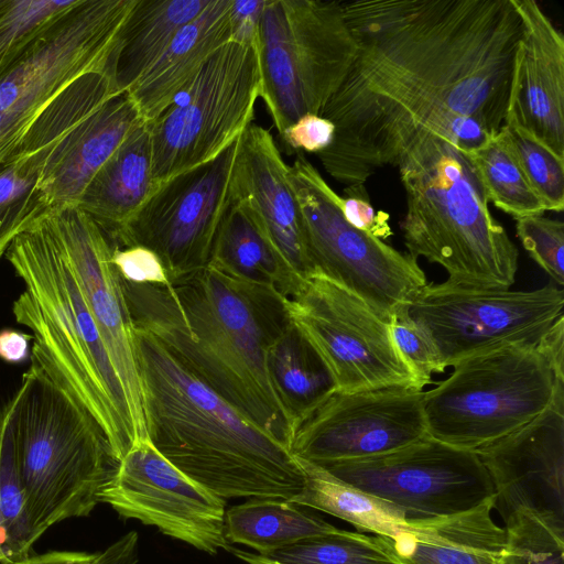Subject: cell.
I'll return each mask as SVG.
<instances>
[{
	"label": "cell",
	"mask_w": 564,
	"mask_h": 564,
	"mask_svg": "<svg viewBox=\"0 0 564 564\" xmlns=\"http://www.w3.org/2000/svg\"><path fill=\"white\" fill-rule=\"evenodd\" d=\"M352 63L322 117L334 140L317 153L345 187L365 185L423 130L465 152L505 126L523 24L513 0L343 2Z\"/></svg>",
	"instance_id": "6da1fadb"
},
{
	"label": "cell",
	"mask_w": 564,
	"mask_h": 564,
	"mask_svg": "<svg viewBox=\"0 0 564 564\" xmlns=\"http://www.w3.org/2000/svg\"><path fill=\"white\" fill-rule=\"evenodd\" d=\"M121 284L135 328L290 449L295 421L268 368L269 345L289 321L280 294L210 265L167 284Z\"/></svg>",
	"instance_id": "7a4b0ae2"
},
{
	"label": "cell",
	"mask_w": 564,
	"mask_h": 564,
	"mask_svg": "<svg viewBox=\"0 0 564 564\" xmlns=\"http://www.w3.org/2000/svg\"><path fill=\"white\" fill-rule=\"evenodd\" d=\"M147 436L191 479L223 498L292 500L304 487L299 459L134 327Z\"/></svg>",
	"instance_id": "3957f363"
},
{
	"label": "cell",
	"mask_w": 564,
	"mask_h": 564,
	"mask_svg": "<svg viewBox=\"0 0 564 564\" xmlns=\"http://www.w3.org/2000/svg\"><path fill=\"white\" fill-rule=\"evenodd\" d=\"M46 215L6 252L24 286L12 313L32 332L31 360L91 414L120 462L137 441L127 398Z\"/></svg>",
	"instance_id": "277c9868"
},
{
	"label": "cell",
	"mask_w": 564,
	"mask_h": 564,
	"mask_svg": "<svg viewBox=\"0 0 564 564\" xmlns=\"http://www.w3.org/2000/svg\"><path fill=\"white\" fill-rule=\"evenodd\" d=\"M397 167L406 197L402 232L408 254L440 264L452 284L509 290L519 251L491 216L468 154L423 130Z\"/></svg>",
	"instance_id": "5b68a950"
},
{
	"label": "cell",
	"mask_w": 564,
	"mask_h": 564,
	"mask_svg": "<svg viewBox=\"0 0 564 564\" xmlns=\"http://www.w3.org/2000/svg\"><path fill=\"white\" fill-rule=\"evenodd\" d=\"M15 465L37 540L88 516L119 460L91 414L31 360L10 400Z\"/></svg>",
	"instance_id": "8992f818"
},
{
	"label": "cell",
	"mask_w": 564,
	"mask_h": 564,
	"mask_svg": "<svg viewBox=\"0 0 564 564\" xmlns=\"http://www.w3.org/2000/svg\"><path fill=\"white\" fill-rule=\"evenodd\" d=\"M453 367L448 378L424 391L426 432L473 452L531 422L564 382L539 346L528 343L487 349Z\"/></svg>",
	"instance_id": "52a82bcc"
},
{
	"label": "cell",
	"mask_w": 564,
	"mask_h": 564,
	"mask_svg": "<svg viewBox=\"0 0 564 564\" xmlns=\"http://www.w3.org/2000/svg\"><path fill=\"white\" fill-rule=\"evenodd\" d=\"M254 50L260 98L281 135L305 115H321L356 54L343 2L265 0Z\"/></svg>",
	"instance_id": "ba28073f"
},
{
	"label": "cell",
	"mask_w": 564,
	"mask_h": 564,
	"mask_svg": "<svg viewBox=\"0 0 564 564\" xmlns=\"http://www.w3.org/2000/svg\"><path fill=\"white\" fill-rule=\"evenodd\" d=\"M135 0H78L0 74V161L80 77L113 65Z\"/></svg>",
	"instance_id": "9c48e42d"
},
{
	"label": "cell",
	"mask_w": 564,
	"mask_h": 564,
	"mask_svg": "<svg viewBox=\"0 0 564 564\" xmlns=\"http://www.w3.org/2000/svg\"><path fill=\"white\" fill-rule=\"evenodd\" d=\"M259 97L254 46L230 41L218 48L174 101L149 122L156 183L224 152L252 123Z\"/></svg>",
	"instance_id": "30bf717a"
},
{
	"label": "cell",
	"mask_w": 564,
	"mask_h": 564,
	"mask_svg": "<svg viewBox=\"0 0 564 564\" xmlns=\"http://www.w3.org/2000/svg\"><path fill=\"white\" fill-rule=\"evenodd\" d=\"M290 180L315 271L358 296L387 322L408 308L427 284L416 260L348 224L340 196L301 153L290 166Z\"/></svg>",
	"instance_id": "8fae6325"
},
{
	"label": "cell",
	"mask_w": 564,
	"mask_h": 564,
	"mask_svg": "<svg viewBox=\"0 0 564 564\" xmlns=\"http://www.w3.org/2000/svg\"><path fill=\"white\" fill-rule=\"evenodd\" d=\"M281 300L289 321L326 365L336 391L422 390L393 345L389 322L345 288L315 271Z\"/></svg>",
	"instance_id": "7c38bea8"
},
{
	"label": "cell",
	"mask_w": 564,
	"mask_h": 564,
	"mask_svg": "<svg viewBox=\"0 0 564 564\" xmlns=\"http://www.w3.org/2000/svg\"><path fill=\"white\" fill-rule=\"evenodd\" d=\"M564 292L553 285L532 291L490 290L427 283L408 307L432 343L444 370L498 346L538 345L563 316Z\"/></svg>",
	"instance_id": "4fadbf2b"
},
{
	"label": "cell",
	"mask_w": 564,
	"mask_h": 564,
	"mask_svg": "<svg viewBox=\"0 0 564 564\" xmlns=\"http://www.w3.org/2000/svg\"><path fill=\"white\" fill-rule=\"evenodd\" d=\"M317 466L390 502L405 523L460 513L496 496L476 452L429 435L383 455Z\"/></svg>",
	"instance_id": "5bb4252c"
},
{
	"label": "cell",
	"mask_w": 564,
	"mask_h": 564,
	"mask_svg": "<svg viewBox=\"0 0 564 564\" xmlns=\"http://www.w3.org/2000/svg\"><path fill=\"white\" fill-rule=\"evenodd\" d=\"M238 140L214 160L160 184L112 243L153 251L170 283L206 268L230 202Z\"/></svg>",
	"instance_id": "9a60e30c"
},
{
	"label": "cell",
	"mask_w": 564,
	"mask_h": 564,
	"mask_svg": "<svg viewBox=\"0 0 564 564\" xmlns=\"http://www.w3.org/2000/svg\"><path fill=\"white\" fill-rule=\"evenodd\" d=\"M99 502L207 554L231 550L225 535L226 500L176 468L148 436L120 459Z\"/></svg>",
	"instance_id": "2e32d148"
},
{
	"label": "cell",
	"mask_w": 564,
	"mask_h": 564,
	"mask_svg": "<svg viewBox=\"0 0 564 564\" xmlns=\"http://www.w3.org/2000/svg\"><path fill=\"white\" fill-rule=\"evenodd\" d=\"M423 390L335 391L295 421L290 444L304 462L323 465L383 455L427 436Z\"/></svg>",
	"instance_id": "e0dca14e"
},
{
	"label": "cell",
	"mask_w": 564,
	"mask_h": 564,
	"mask_svg": "<svg viewBox=\"0 0 564 564\" xmlns=\"http://www.w3.org/2000/svg\"><path fill=\"white\" fill-rule=\"evenodd\" d=\"M46 216L121 382L137 441L147 437L134 326L112 261L113 243L78 206Z\"/></svg>",
	"instance_id": "ac0fdd59"
},
{
	"label": "cell",
	"mask_w": 564,
	"mask_h": 564,
	"mask_svg": "<svg viewBox=\"0 0 564 564\" xmlns=\"http://www.w3.org/2000/svg\"><path fill=\"white\" fill-rule=\"evenodd\" d=\"M117 89L112 67L87 74L64 90L0 161V258L51 209L41 178L62 142Z\"/></svg>",
	"instance_id": "d6986e66"
},
{
	"label": "cell",
	"mask_w": 564,
	"mask_h": 564,
	"mask_svg": "<svg viewBox=\"0 0 564 564\" xmlns=\"http://www.w3.org/2000/svg\"><path fill=\"white\" fill-rule=\"evenodd\" d=\"M476 454L503 521L525 511L564 523V382L542 413Z\"/></svg>",
	"instance_id": "ffe728a7"
},
{
	"label": "cell",
	"mask_w": 564,
	"mask_h": 564,
	"mask_svg": "<svg viewBox=\"0 0 564 564\" xmlns=\"http://www.w3.org/2000/svg\"><path fill=\"white\" fill-rule=\"evenodd\" d=\"M230 197L248 210L272 246L286 278L284 296L290 295L315 269L290 166L261 126L251 123L239 137Z\"/></svg>",
	"instance_id": "44dd1931"
},
{
	"label": "cell",
	"mask_w": 564,
	"mask_h": 564,
	"mask_svg": "<svg viewBox=\"0 0 564 564\" xmlns=\"http://www.w3.org/2000/svg\"><path fill=\"white\" fill-rule=\"evenodd\" d=\"M523 31L506 120L564 158V36L533 0H513Z\"/></svg>",
	"instance_id": "7402d4cb"
},
{
	"label": "cell",
	"mask_w": 564,
	"mask_h": 564,
	"mask_svg": "<svg viewBox=\"0 0 564 564\" xmlns=\"http://www.w3.org/2000/svg\"><path fill=\"white\" fill-rule=\"evenodd\" d=\"M143 119L127 91L109 98L62 142L41 178L51 209L78 206L95 174Z\"/></svg>",
	"instance_id": "603a6c76"
},
{
	"label": "cell",
	"mask_w": 564,
	"mask_h": 564,
	"mask_svg": "<svg viewBox=\"0 0 564 564\" xmlns=\"http://www.w3.org/2000/svg\"><path fill=\"white\" fill-rule=\"evenodd\" d=\"M496 496L452 516L406 523L384 536L400 564H508L506 529L491 517Z\"/></svg>",
	"instance_id": "cb8c5ba5"
},
{
	"label": "cell",
	"mask_w": 564,
	"mask_h": 564,
	"mask_svg": "<svg viewBox=\"0 0 564 564\" xmlns=\"http://www.w3.org/2000/svg\"><path fill=\"white\" fill-rule=\"evenodd\" d=\"M231 3L232 0H209L127 90L143 121L156 119L195 78L206 61L234 40Z\"/></svg>",
	"instance_id": "d4e9b609"
},
{
	"label": "cell",
	"mask_w": 564,
	"mask_h": 564,
	"mask_svg": "<svg viewBox=\"0 0 564 564\" xmlns=\"http://www.w3.org/2000/svg\"><path fill=\"white\" fill-rule=\"evenodd\" d=\"M160 184L153 175L149 122H141L85 188L78 207L115 242Z\"/></svg>",
	"instance_id": "484cf974"
},
{
	"label": "cell",
	"mask_w": 564,
	"mask_h": 564,
	"mask_svg": "<svg viewBox=\"0 0 564 564\" xmlns=\"http://www.w3.org/2000/svg\"><path fill=\"white\" fill-rule=\"evenodd\" d=\"M209 0H135L115 53L113 75L127 91L161 56L177 32L195 19Z\"/></svg>",
	"instance_id": "4316f807"
},
{
	"label": "cell",
	"mask_w": 564,
	"mask_h": 564,
	"mask_svg": "<svg viewBox=\"0 0 564 564\" xmlns=\"http://www.w3.org/2000/svg\"><path fill=\"white\" fill-rule=\"evenodd\" d=\"M336 529L305 507L281 498H249L225 512L227 541L251 547L262 556Z\"/></svg>",
	"instance_id": "83f0119b"
},
{
	"label": "cell",
	"mask_w": 564,
	"mask_h": 564,
	"mask_svg": "<svg viewBox=\"0 0 564 564\" xmlns=\"http://www.w3.org/2000/svg\"><path fill=\"white\" fill-rule=\"evenodd\" d=\"M208 265L240 283L286 294V278L275 251L248 210L231 197Z\"/></svg>",
	"instance_id": "f1b7e54d"
},
{
	"label": "cell",
	"mask_w": 564,
	"mask_h": 564,
	"mask_svg": "<svg viewBox=\"0 0 564 564\" xmlns=\"http://www.w3.org/2000/svg\"><path fill=\"white\" fill-rule=\"evenodd\" d=\"M268 368L294 421L337 390L326 365L290 321L269 345Z\"/></svg>",
	"instance_id": "f546056e"
},
{
	"label": "cell",
	"mask_w": 564,
	"mask_h": 564,
	"mask_svg": "<svg viewBox=\"0 0 564 564\" xmlns=\"http://www.w3.org/2000/svg\"><path fill=\"white\" fill-rule=\"evenodd\" d=\"M299 462L305 481L302 491L291 501L339 518L361 533L392 538L406 524L400 510L390 502L336 478L315 464Z\"/></svg>",
	"instance_id": "4dcf8cb0"
},
{
	"label": "cell",
	"mask_w": 564,
	"mask_h": 564,
	"mask_svg": "<svg viewBox=\"0 0 564 564\" xmlns=\"http://www.w3.org/2000/svg\"><path fill=\"white\" fill-rule=\"evenodd\" d=\"M466 153L488 202L514 219L545 212L521 167L505 127L484 145Z\"/></svg>",
	"instance_id": "1f68e13d"
},
{
	"label": "cell",
	"mask_w": 564,
	"mask_h": 564,
	"mask_svg": "<svg viewBox=\"0 0 564 564\" xmlns=\"http://www.w3.org/2000/svg\"><path fill=\"white\" fill-rule=\"evenodd\" d=\"M37 541L14 456L12 406L0 413V563L20 564Z\"/></svg>",
	"instance_id": "d6a6232c"
},
{
	"label": "cell",
	"mask_w": 564,
	"mask_h": 564,
	"mask_svg": "<svg viewBox=\"0 0 564 564\" xmlns=\"http://www.w3.org/2000/svg\"><path fill=\"white\" fill-rule=\"evenodd\" d=\"M262 557L276 564H400L384 536L338 528Z\"/></svg>",
	"instance_id": "836d02e7"
},
{
	"label": "cell",
	"mask_w": 564,
	"mask_h": 564,
	"mask_svg": "<svg viewBox=\"0 0 564 564\" xmlns=\"http://www.w3.org/2000/svg\"><path fill=\"white\" fill-rule=\"evenodd\" d=\"M78 0H0V74Z\"/></svg>",
	"instance_id": "e575fe53"
},
{
	"label": "cell",
	"mask_w": 564,
	"mask_h": 564,
	"mask_svg": "<svg viewBox=\"0 0 564 564\" xmlns=\"http://www.w3.org/2000/svg\"><path fill=\"white\" fill-rule=\"evenodd\" d=\"M505 523L508 564H564V523L525 511Z\"/></svg>",
	"instance_id": "d590c367"
},
{
	"label": "cell",
	"mask_w": 564,
	"mask_h": 564,
	"mask_svg": "<svg viewBox=\"0 0 564 564\" xmlns=\"http://www.w3.org/2000/svg\"><path fill=\"white\" fill-rule=\"evenodd\" d=\"M505 129L521 167L545 210L564 208V158L510 120Z\"/></svg>",
	"instance_id": "8d00e7d4"
},
{
	"label": "cell",
	"mask_w": 564,
	"mask_h": 564,
	"mask_svg": "<svg viewBox=\"0 0 564 564\" xmlns=\"http://www.w3.org/2000/svg\"><path fill=\"white\" fill-rule=\"evenodd\" d=\"M517 235L529 256L558 284H564V224L542 215L517 218Z\"/></svg>",
	"instance_id": "74e56055"
},
{
	"label": "cell",
	"mask_w": 564,
	"mask_h": 564,
	"mask_svg": "<svg viewBox=\"0 0 564 564\" xmlns=\"http://www.w3.org/2000/svg\"><path fill=\"white\" fill-rule=\"evenodd\" d=\"M389 327L400 358L423 390L431 383L433 373L444 372L436 350L426 335L411 319L408 308L393 315Z\"/></svg>",
	"instance_id": "f35d334b"
},
{
	"label": "cell",
	"mask_w": 564,
	"mask_h": 564,
	"mask_svg": "<svg viewBox=\"0 0 564 564\" xmlns=\"http://www.w3.org/2000/svg\"><path fill=\"white\" fill-rule=\"evenodd\" d=\"M344 193L346 196H340L339 206L348 224L378 239H386L392 236V229L389 224L390 215L373 208L365 185L344 187Z\"/></svg>",
	"instance_id": "ab89813d"
},
{
	"label": "cell",
	"mask_w": 564,
	"mask_h": 564,
	"mask_svg": "<svg viewBox=\"0 0 564 564\" xmlns=\"http://www.w3.org/2000/svg\"><path fill=\"white\" fill-rule=\"evenodd\" d=\"M113 264L124 281L132 283H170L158 256L141 246L117 247L113 245Z\"/></svg>",
	"instance_id": "60d3db41"
},
{
	"label": "cell",
	"mask_w": 564,
	"mask_h": 564,
	"mask_svg": "<svg viewBox=\"0 0 564 564\" xmlns=\"http://www.w3.org/2000/svg\"><path fill=\"white\" fill-rule=\"evenodd\" d=\"M335 124L319 115H305L288 127L280 135L294 150L319 153L334 140Z\"/></svg>",
	"instance_id": "b9f144b4"
},
{
	"label": "cell",
	"mask_w": 564,
	"mask_h": 564,
	"mask_svg": "<svg viewBox=\"0 0 564 564\" xmlns=\"http://www.w3.org/2000/svg\"><path fill=\"white\" fill-rule=\"evenodd\" d=\"M264 1L265 0H232V41L248 43L254 46L258 24Z\"/></svg>",
	"instance_id": "7bdbcfd3"
},
{
	"label": "cell",
	"mask_w": 564,
	"mask_h": 564,
	"mask_svg": "<svg viewBox=\"0 0 564 564\" xmlns=\"http://www.w3.org/2000/svg\"><path fill=\"white\" fill-rule=\"evenodd\" d=\"M139 562V534L130 531L102 552L97 553L94 564H138Z\"/></svg>",
	"instance_id": "ee69618b"
},
{
	"label": "cell",
	"mask_w": 564,
	"mask_h": 564,
	"mask_svg": "<svg viewBox=\"0 0 564 564\" xmlns=\"http://www.w3.org/2000/svg\"><path fill=\"white\" fill-rule=\"evenodd\" d=\"M558 377L564 378V316L560 317L538 344Z\"/></svg>",
	"instance_id": "f6af8a7d"
},
{
	"label": "cell",
	"mask_w": 564,
	"mask_h": 564,
	"mask_svg": "<svg viewBox=\"0 0 564 564\" xmlns=\"http://www.w3.org/2000/svg\"><path fill=\"white\" fill-rule=\"evenodd\" d=\"M31 338L12 329L0 332V358L9 362L23 361L28 357Z\"/></svg>",
	"instance_id": "bcb514c9"
},
{
	"label": "cell",
	"mask_w": 564,
	"mask_h": 564,
	"mask_svg": "<svg viewBox=\"0 0 564 564\" xmlns=\"http://www.w3.org/2000/svg\"><path fill=\"white\" fill-rule=\"evenodd\" d=\"M97 553L52 551L33 555L20 564H94Z\"/></svg>",
	"instance_id": "7dc6e473"
},
{
	"label": "cell",
	"mask_w": 564,
	"mask_h": 564,
	"mask_svg": "<svg viewBox=\"0 0 564 564\" xmlns=\"http://www.w3.org/2000/svg\"><path fill=\"white\" fill-rule=\"evenodd\" d=\"M230 552L239 558L241 562H245L246 564H276L273 563L261 555L252 552L242 551L239 549H231Z\"/></svg>",
	"instance_id": "c3c4849f"
},
{
	"label": "cell",
	"mask_w": 564,
	"mask_h": 564,
	"mask_svg": "<svg viewBox=\"0 0 564 564\" xmlns=\"http://www.w3.org/2000/svg\"><path fill=\"white\" fill-rule=\"evenodd\" d=\"M0 564H2V563H0Z\"/></svg>",
	"instance_id": "681fc988"
}]
</instances>
